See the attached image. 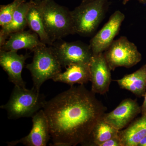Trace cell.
Wrapping results in <instances>:
<instances>
[{"mask_svg": "<svg viewBox=\"0 0 146 146\" xmlns=\"http://www.w3.org/2000/svg\"><path fill=\"white\" fill-rule=\"evenodd\" d=\"M52 146H84L107 108L84 85L72 86L46 101L43 107Z\"/></svg>", "mask_w": 146, "mask_h": 146, "instance_id": "1", "label": "cell"}, {"mask_svg": "<svg viewBox=\"0 0 146 146\" xmlns=\"http://www.w3.org/2000/svg\"><path fill=\"white\" fill-rule=\"evenodd\" d=\"M45 30L51 41L75 33L70 11L54 0H35Z\"/></svg>", "mask_w": 146, "mask_h": 146, "instance_id": "2", "label": "cell"}, {"mask_svg": "<svg viewBox=\"0 0 146 146\" xmlns=\"http://www.w3.org/2000/svg\"><path fill=\"white\" fill-rule=\"evenodd\" d=\"M46 101L44 94L34 87L28 89L14 85L8 102L1 108L7 111L9 119L32 117L43 109Z\"/></svg>", "mask_w": 146, "mask_h": 146, "instance_id": "3", "label": "cell"}, {"mask_svg": "<svg viewBox=\"0 0 146 146\" xmlns=\"http://www.w3.org/2000/svg\"><path fill=\"white\" fill-rule=\"evenodd\" d=\"M33 51L32 61L26 65V68L31 74L33 87L40 91L41 86L45 82L52 80L61 72L62 66L51 46L43 44L35 48Z\"/></svg>", "mask_w": 146, "mask_h": 146, "instance_id": "4", "label": "cell"}, {"mask_svg": "<svg viewBox=\"0 0 146 146\" xmlns=\"http://www.w3.org/2000/svg\"><path fill=\"white\" fill-rule=\"evenodd\" d=\"M108 0H94L81 3L71 11L75 33L89 36L96 31L104 18Z\"/></svg>", "mask_w": 146, "mask_h": 146, "instance_id": "5", "label": "cell"}, {"mask_svg": "<svg viewBox=\"0 0 146 146\" xmlns=\"http://www.w3.org/2000/svg\"><path fill=\"white\" fill-rule=\"evenodd\" d=\"M103 54L111 71L118 67L131 68L142 58L136 45L125 36L114 40Z\"/></svg>", "mask_w": 146, "mask_h": 146, "instance_id": "6", "label": "cell"}, {"mask_svg": "<svg viewBox=\"0 0 146 146\" xmlns=\"http://www.w3.org/2000/svg\"><path fill=\"white\" fill-rule=\"evenodd\" d=\"M51 47L61 66L65 68L74 63H89L93 56L89 45L80 41L62 42Z\"/></svg>", "mask_w": 146, "mask_h": 146, "instance_id": "7", "label": "cell"}, {"mask_svg": "<svg viewBox=\"0 0 146 146\" xmlns=\"http://www.w3.org/2000/svg\"><path fill=\"white\" fill-rule=\"evenodd\" d=\"M125 18L124 14L119 10L111 15L107 23L90 41L89 45L93 55L104 53L108 48L119 34Z\"/></svg>", "mask_w": 146, "mask_h": 146, "instance_id": "8", "label": "cell"}, {"mask_svg": "<svg viewBox=\"0 0 146 146\" xmlns=\"http://www.w3.org/2000/svg\"><path fill=\"white\" fill-rule=\"evenodd\" d=\"M33 126L30 133L19 140L7 143L9 146L22 144L27 146H46L51 138L48 121L43 109L32 117Z\"/></svg>", "mask_w": 146, "mask_h": 146, "instance_id": "9", "label": "cell"}, {"mask_svg": "<svg viewBox=\"0 0 146 146\" xmlns=\"http://www.w3.org/2000/svg\"><path fill=\"white\" fill-rule=\"evenodd\" d=\"M91 91L95 94L104 95L109 91L112 81L111 69L103 53L93 55L89 63Z\"/></svg>", "mask_w": 146, "mask_h": 146, "instance_id": "10", "label": "cell"}, {"mask_svg": "<svg viewBox=\"0 0 146 146\" xmlns=\"http://www.w3.org/2000/svg\"><path fill=\"white\" fill-rule=\"evenodd\" d=\"M141 113V107L136 100H123L114 110L105 113L103 119L113 127L120 131L129 123Z\"/></svg>", "mask_w": 146, "mask_h": 146, "instance_id": "11", "label": "cell"}, {"mask_svg": "<svg viewBox=\"0 0 146 146\" xmlns=\"http://www.w3.org/2000/svg\"><path fill=\"white\" fill-rule=\"evenodd\" d=\"M29 57L28 54H18L15 51L0 50V65L7 74L9 81L14 85L26 87L22 71L26 60Z\"/></svg>", "mask_w": 146, "mask_h": 146, "instance_id": "12", "label": "cell"}, {"mask_svg": "<svg viewBox=\"0 0 146 146\" xmlns=\"http://www.w3.org/2000/svg\"><path fill=\"white\" fill-rule=\"evenodd\" d=\"M52 80L62 82L71 86L75 84L84 85L91 80L89 63H76L71 64L66 68V70L55 76Z\"/></svg>", "mask_w": 146, "mask_h": 146, "instance_id": "13", "label": "cell"}, {"mask_svg": "<svg viewBox=\"0 0 146 146\" xmlns=\"http://www.w3.org/2000/svg\"><path fill=\"white\" fill-rule=\"evenodd\" d=\"M43 44L39 36L34 32L23 30L11 33L8 40L0 47V50L18 51L25 49L33 51Z\"/></svg>", "mask_w": 146, "mask_h": 146, "instance_id": "14", "label": "cell"}, {"mask_svg": "<svg viewBox=\"0 0 146 146\" xmlns=\"http://www.w3.org/2000/svg\"><path fill=\"white\" fill-rule=\"evenodd\" d=\"M34 2L33 0L25 2L16 9L10 23L0 31V47L4 44L11 33L24 30L27 26V15L28 11Z\"/></svg>", "mask_w": 146, "mask_h": 146, "instance_id": "15", "label": "cell"}, {"mask_svg": "<svg viewBox=\"0 0 146 146\" xmlns=\"http://www.w3.org/2000/svg\"><path fill=\"white\" fill-rule=\"evenodd\" d=\"M146 136V116H141L118 133L122 146H138Z\"/></svg>", "mask_w": 146, "mask_h": 146, "instance_id": "16", "label": "cell"}, {"mask_svg": "<svg viewBox=\"0 0 146 146\" xmlns=\"http://www.w3.org/2000/svg\"><path fill=\"white\" fill-rule=\"evenodd\" d=\"M114 81L122 89L130 91L137 96H144L146 91V64L136 72Z\"/></svg>", "mask_w": 146, "mask_h": 146, "instance_id": "17", "label": "cell"}, {"mask_svg": "<svg viewBox=\"0 0 146 146\" xmlns=\"http://www.w3.org/2000/svg\"><path fill=\"white\" fill-rule=\"evenodd\" d=\"M27 21L28 26L32 31L34 32L39 36L40 41L49 46H52L54 43L47 34L41 15L36 5V1L29 8L27 15Z\"/></svg>", "mask_w": 146, "mask_h": 146, "instance_id": "18", "label": "cell"}, {"mask_svg": "<svg viewBox=\"0 0 146 146\" xmlns=\"http://www.w3.org/2000/svg\"><path fill=\"white\" fill-rule=\"evenodd\" d=\"M119 130L102 119L95 126L84 146H100L110 138L117 136Z\"/></svg>", "mask_w": 146, "mask_h": 146, "instance_id": "19", "label": "cell"}, {"mask_svg": "<svg viewBox=\"0 0 146 146\" xmlns=\"http://www.w3.org/2000/svg\"><path fill=\"white\" fill-rule=\"evenodd\" d=\"M26 0H13L12 3L7 5L0 6V26L4 27L9 25L11 20L16 9Z\"/></svg>", "mask_w": 146, "mask_h": 146, "instance_id": "20", "label": "cell"}, {"mask_svg": "<svg viewBox=\"0 0 146 146\" xmlns=\"http://www.w3.org/2000/svg\"><path fill=\"white\" fill-rule=\"evenodd\" d=\"M100 146H122L119 136H116L110 138L104 143L101 144Z\"/></svg>", "mask_w": 146, "mask_h": 146, "instance_id": "21", "label": "cell"}, {"mask_svg": "<svg viewBox=\"0 0 146 146\" xmlns=\"http://www.w3.org/2000/svg\"><path fill=\"white\" fill-rule=\"evenodd\" d=\"M144 97L143 103L141 106V113L142 116H146V91Z\"/></svg>", "mask_w": 146, "mask_h": 146, "instance_id": "22", "label": "cell"}, {"mask_svg": "<svg viewBox=\"0 0 146 146\" xmlns=\"http://www.w3.org/2000/svg\"><path fill=\"white\" fill-rule=\"evenodd\" d=\"M131 0H123L122 3L123 4L125 5L129 1ZM139 2L141 3L144 4H146V0H137Z\"/></svg>", "mask_w": 146, "mask_h": 146, "instance_id": "23", "label": "cell"}, {"mask_svg": "<svg viewBox=\"0 0 146 146\" xmlns=\"http://www.w3.org/2000/svg\"><path fill=\"white\" fill-rule=\"evenodd\" d=\"M138 146H146V136L140 141Z\"/></svg>", "mask_w": 146, "mask_h": 146, "instance_id": "24", "label": "cell"}, {"mask_svg": "<svg viewBox=\"0 0 146 146\" xmlns=\"http://www.w3.org/2000/svg\"><path fill=\"white\" fill-rule=\"evenodd\" d=\"M92 1H94V0H82L81 3H87Z\"/></svg>", "mask_w": 146, "mask_h": 146, "instance_id": "25", "label": "cell"}, {"mask_svg": "<svg viewBox=\"0 0 146 146\" xmlns=\"http://www.w3.org/2000/svg\"><path fill=\"white\" fill-rule=\"evenodd\" d=\"M36 1H38V0H36Z\"/></svg>", "mask_w": 146, "mask_h": 146, "instance_id": "26", "label": "cell"}]
</instances>
